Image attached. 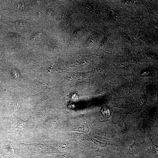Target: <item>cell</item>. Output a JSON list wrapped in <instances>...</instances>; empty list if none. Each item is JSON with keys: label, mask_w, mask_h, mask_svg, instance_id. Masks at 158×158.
<instances>
[{"label": "cell", "mask_w": 158, "mask_h": 158, "mask_svg": "<svg viewBox=\"0 0 158 158\" xmlns=\"http://www.w3.org/2000/svg\"><path fill=\"white\" fill-rule=\"evenodd\" d=\"M27 125L26 121L22 120H19L18 122V126L20 129L25 128Z\"/></svg>", "instance_id": "3"}, {"label": "cell", "mask_w": 158, "mask_h": 158, "mask_svg": "<svg viewBox=\"0 0 158 158\" xmlns=\"http://www.w3.org/2000/svg\"><path fill=\"white\" fill-rule=\"evenodd\" d=\"M5 91L0 86V97L3 96Z\"/></svg>", "instance_id": "4"}, {"label": "cell", "mask_w": 158, "mask_h": 158, "mask_svg": "<svg viewBox=\"0 0 158 158\" xmlns=\"http://www.w3.org/2000/svg\"><path fill=\"white\" fill-rule=\"evenodd\" d=\"M101 113L105 119H108L111 115L112 112L110 108L104 105L101 109Z\"/></svg>", "instance_id": "2"}, {"label": "cell", "mask_w": 158, "mask_h": 158, "mask_svg": "<svg viewBox=\"0 0 158 158\" xmlns=\"http://www.w3.org/2000/svg\"><path fill=\"white\" fill-rule=\"evenodd\" d=\"M52 11H53L51 9H50V10H49L48 11V14L49 15H51V14H52Z\"/></svg>", "instance_id": "5"}, {"label": "cell", "mask_w": 158, "mask_h": 158, "mask_svg": "<svg viewBox=\"0 0 158 158\" xmlns=\"http://www.w3.org/2000/svg\"><path fill=\"white\" fill-rule=\"evenodd\" d=\"M128 152L130 154H134L138 153L139 148L138 145L134 140V143L131 145H129Z\"/></svg>", "instance_id": "1"}]
</instances>
